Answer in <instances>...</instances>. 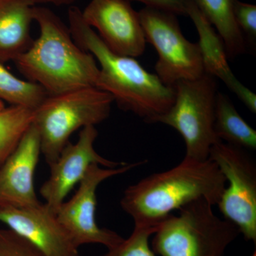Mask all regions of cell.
<instances>
[{
  "instance_id": "7a4b0ae2",
  "label": "cell",
  "mask_w": 256,
  "mask_h": 256,
  "mask_svg": "<svg viewBox=\"0 0 256 256\" xmlns=\"http://www.w3.org/2000/svg\"><path fill=\"white\" fill-rule=\"evenodd\" d=\"M226 180L208 158H184L172 169L146 176L126 188L120 201L136 226L158 227L172 212L192 202L204 200L215 206Z\"/></svg>"
},
{
  "instance_id": "d4e9b609",
  "label": "cell",
  "mask_w": 256,
  "mask_h": 256,
  "mask_svg": "<svg viewBox=\"0 0 256 256\" xmlns=\"http://www.w3.org/2000/svg\"><path fill=\"white\" fill-rule=\"evenodd\" d=\"M5 108L4 102L0 100V111L2 110Z\"/></svg>"
},
{
  "instance_id": "8992f818",
  "label": "cell",
  "mask_w": 256,
  "mask_h": 256,
  "mask_svg": "<svg viewBox=\"0 0 256 256\" xmlns=\"http://www.w3.org/2000/svg\"><path fill=\"white\" fill-rule=\"evenodd\" d=\"M174 88L172 106L151 124H166L180 133L186 146L185 158L208 159L210 148L220 141L214 131L215 79L204 73L195 80L178 82Z\"/></svg>"
},
{
  "instance_id": "3957f363",
  "label": "cell",
  "mask_w": 256,
  "mask_h": 256,
  "mask_svg": "<svg viewBox=\"0 0 256 256\" xmlns=\"http://www.w3.org/2000/svg\"><path fill=\"white\" fill-rule=\"evenodd\" d=\"M33 18L40 36L14 60L18 72L43 88L48 95L96 87L97 62L76 43L62 18L40 5L34 6Z\"/></svg>"
},
{
  "instance_id": "2e32d148",
  "label": "cell",
  "mask_w": 256,
  "mask_h": 256,
  "mask_svg": "<svg viewBox=\"0 0 256 256\" xmlns=\"http://www.w3.org/2000/svg\"><path fill=\"white\" fill-rule=\"evenodd\" d=\"M223 40L228 58L246 50V43L234 18L236 0H191Z\"/></svg>"
},
{
  "instance_id": "8fae6325",
  "label": "cell",
  "mask_w": 256,
  "mask_h": 256,
  "mask_svg": "<svg viewBox=\"0 0 256 256\" xmlns=\"http://www.w3.org/2000/svg\"><path fill=\"white\" fill-rule=\"evenodd\" d=\"M82 16L109 50L126 56H140L146 38L138 12L128 0H92Z\"/></svg>"
},
{
  "instance_id": "4fadbf2b",
  "label": "cell",
  "mask_w": 256,
  "mask_h": 256,
  "mask_svg": "<svg viewBox=\"0 0 256 256\" xmlns=\"http://www.w3.org/2000/svg\"><path fill=\"white\" fill-rule=\"evenodd\" d=\"M41 154L40 134L32 124L0 168V206L28 207L40 203L34 176Z\"/></svg>"
},
{
  "instance_id": "603a6c76",
  "label": "cell",
  "mask_w": 256,
  "mask_h": 256,
  "mask_svg": "<svg viewBox=\"0 0 256 256\" xmlns=\"http://www.w3.org/2000/svg\"><path fill=\"white\" fill-rule=\"evenodd\" d=\"M140 2L148 8L166 12L174 15H186L188 0H128Z\"/></svg>"
},
{
  "instance_id": "277c9868",
  "label": "cell",
  "mask_w": 256,
  "mask_h": 256,
  "mask_svg": "<svg viewBox=\"0 0 256 256\" xmlns=\"http://www.w3.org/2000/svg\"><path fill=\"white\" fill-rule=\"evenodd\" d=\"M114 102L110 94L96 87L47 96L33 110L32 124L40 134L42 154L48 164L58 159L74 132L106 120Z\"/></svg>"
},
{
  "instance_id": "5b68a950",
  "label": "cell",
  "mask_w": 256,
  "mask_h": 256,
  "mask_svg": "<svg viewBox=\"0 0 256 256\" xmlns=\"http://www.w3.org/2000/svg\"><path fill=\"white\" fill-rule=\"evenodd\" d=\"M213 205L204 200L180 208L160 224L152 246L161 256H224L240 234L228 220L216 215Z\"/></svg>"
},
{
  "instance_id": "9a60e30c",
  "label": "cell",
  "mask_w": 256,
  "mask_h": 256,
  "mask_svg": "<svg viewBox=\"0 0 256 256\" xmlns=\"http://www.w3.org/2000/svg\"><path fill=\"white\" fill-rule=\"evenodd\" d=\"M34 5L30 0H0V62L14 60L28 50Z\"/></svg>"
},
{
  "instance_id": "484cf974",
  "label": "cell",
  "mask_w": 256,
  "mask_h": 256,
  "mask_svg": "<svg viewBox=\"0 0 256 256\" xmlns=\"http://www.w3.org/2000/svg\"><path fill=\"white\" fill-rule=\"evenodd\" d=\"M252 256H256V252H254V254H252Z\"/></svg>"
},
{
  "instance_id": "ffe728a7",
  "label": "cell",
  "mask_w": 256,
  "mask_h": 256,
  "mask_svg": "<svg viewBox=\"0 0 256 256\" xmlns=\"http://www.w3.org/2000/svg\"><path fill=\"white\" fill-rule=\"evenodd\" d=\"M158 227L134 225L129 238L108 249V252L101 256H156L150 247L149 239Z\"/></svg>"
},
{
  "instance_id": "9c48e42d",
  "label": "cell",
  "mask_w": 256,
  "mask_h": 256,
  "mask_svg": "<svg viewBox=\"0 0 256 256\" xmlns=\"http://www.w3.org/2000/svg\"><path fill=\"white\" fill-rule=\"evenodd\" d=\"M146 163V160L132 164L124 163L114 168L90 165L78 183L75 194L68 201L64 202L56 214L76 246L78 248L86 244H100L110 249L124 240L116 232L100 228L96 223V191L99 185L108 178L124 174Z\"/></svg>"
},
{
  "instance_id": "ba28073f",
  "label": "cell",
  "mask_w": 256,
  "mask_h": 256,
  "mask_svg": "<svg viewBox=\"0 0 256 256\" xmlns=\"http://www.w3.org/2000/svg\"><path fill=\"white\" fill-rule=\"evenodd\" d=\"M225 176L228 186L217 204L224 218L232 222L248 242H256V165L246 150L220 141L210 158Z\"/></svg>"
},
{
  "instance_id": "cb8c5ba5",
  "label": "cell",
  "mask_w": 256,
  "mask_h": 256,
  "mask_svg": "<svg viewBox=\"0 0 256 256\" xmlns=\"http://www.w3.org/2000/svg\"><path fill=\"white\" fill-rule=\"evenodd\" d=\"M34 5L43 6L44 4H53L55 6H73L78 0H30Z\"/></svg>"
},
{
  "instance_id": "44dd1931",
  "label": "cell",
  "mask_w": 256,
  "mask_h": 256,
  "mask_svg": "<svg viewBox=\"0 0 256 256\" xmlns=\"http://www.w3.org/2000/svg\"><path fill=\"white\" fill-rule=\"evenodd\" d=\"M0 256H44L36 247L10 229L0 228Z\"/></svg>"
},
{
  "instance_id": "ac0fdd59",
  "label": "cell",
  "mask_w": 256,
  "mask_h": 256,
  "mask_svg": "<svg viewBox=\"0 0 256 256\" xmlns=\"http://www.w3.org/2000/svg\"><path fill=\"white\" fill-rule=\"evenodd\" d=\"M3 64L0 62V100L12 106L36 109L48 96L44 89L35 82L15 76Z\"/></svg>"
},
{
  "instance_id": "30bf717a",
  "label": "cell",
  "mask_w": 256,
  "mask_h": 256,
  "mask_svg": "<svg viewBox=\"0 0 256 256\" xmlns=\"http://www.w3.org/2000/svg\"><path fill=\"white\" fill-rule=\"evenodd\" d=\"M98 134L95 126L82 128L77 142H68L58 159L50 165V178L40 192L46 202L45 204L55 214L69 192L82 181L90 165L114 168L124 164L106 159L96 152L94 144Z\"/></svg>"
},
{
  "instance_id": "5bb4252c",
  "label": "cell",
  "mask_w": 256,
  "mask_h": 256,
  "mask_svg": "<svg viewBox=\"0 0 256 256\" xmlns=\"http://www.w3.org/2000/svg\"><path fill=\"white\" fill-rule=\"evenodd\" d=\"M186 16L191 18L198 32L204 73L220 79L240 101L246 100L252 92L232 72L222 37L191 0H188Z\"/></svg>"
},
{
  "instance_id": "d6986e66",
  "label": "cell",
  "mask_w": 256,
  "mask_h": 256,
  "mask_svg": "<svg viewBox=\"0 0 256 256\" xmlns=\"http://www.w3.org/2000/svg\"><path fill=\"white\" fill-rule=\"evenodd\" d=\"M33 110L12 106L0 111V168L33 122Z\"/></svg>"
},
{
  "instance_id": "7c38bea8",
  "label": "cell",
  "mask_w": 256,
  "mask_h": 256,
  "mask_svg": "<svg viewBox=\"0 0 256 256\" xmlns=\"http://www.w3.org/2000/svg\"><path fill=\"white\" fill-rule=\"evenodd\" d=\"M0 222L26 239L44 256H78V248L45 204L0 206Z\"/></svg>"
},
{
  "instance_id": "6da1fadb",
  "label": "cell",
  "mask_w": 256,
  "mask_h": 256,
  "mask_svg": "<svg viewBox=\"0 0 256 256\" xmlns=\"http://www.w3.org/2000/svg\"><path fill=\"white\" fill-rule=\"evenodd\" d=\"M68 20L74 41L100 65L96 88L110 94L122 110L137 114L148 124L169 110L174 101V87L146 72L134 58L109 50L86 22L78 6L69 8Z\"/></svg>"
},
{
  "instance_id": "7402d4cb",
  "label": "cell",
  "mask_w": 256,
  "mask_h": 256,
  "mask_svg": "<svg viewBox=\"0 0 256 256\" xmlns=\"http://www.w3.org/2000/svg\"><path fill=\"white\" fill-rule=\"evenodd\" d=\"M234 18L237 26L244 37L246 43L256 46V6L236 0L234 6Z\"/></svg>"
},
{
  "instance_id": "52a82bcc",
  "label": "cell",
  "mask_w": 256,
  "mask_h": 256,
  "mask_svg": "<svg viewBox=\"0 0 256 256\" xmlns=\"http://www.w3.org/2000/svg\"><path fill=\"white\" fill-rule=\"evenodd\" d=\"M138 12L146 42L158 52L156 75L165 85L174 87L204 74L198 43L185 38L176 15L148 6Z\"/></svg>"
},
{
  "instance_id": "e0dca14e",
  "label": "cell",
  "mask_w": 256,
  "mask_h": 256,
  "mask_svg": "<svg viewBox=\"0 0 256 256\" xmlns=\"http://www.w3.org/2000/svg\"><path fill=\"white\" fill-rule=\"evenodd\" d=\"M214 131L222 142L256 150V131L242 119L229 98L220 92L216 98Z\"/></svg>"
}]
</instances>
